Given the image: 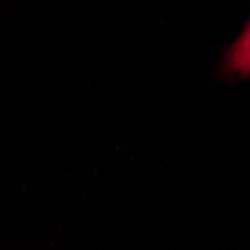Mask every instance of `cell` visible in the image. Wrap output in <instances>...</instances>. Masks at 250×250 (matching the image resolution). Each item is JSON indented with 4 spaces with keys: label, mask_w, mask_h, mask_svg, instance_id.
Returning <instances> with one entry per match:
<instances>
[{
    "label": "cell",
    "mask_w": 250,
    "mask_h": 250,
    "mask_svg": "<svg viewBox=\"0 0 250 250\" xmlns=\"http://www.w3.org/2000/svg\"><path fill=\"white\" fill-rule=\"evenodd\" d=\"M225 69L229 74L250 77V22L226 54Z\"/></svg>",
    "instance_id": "cell-1"
}]
</instances>
